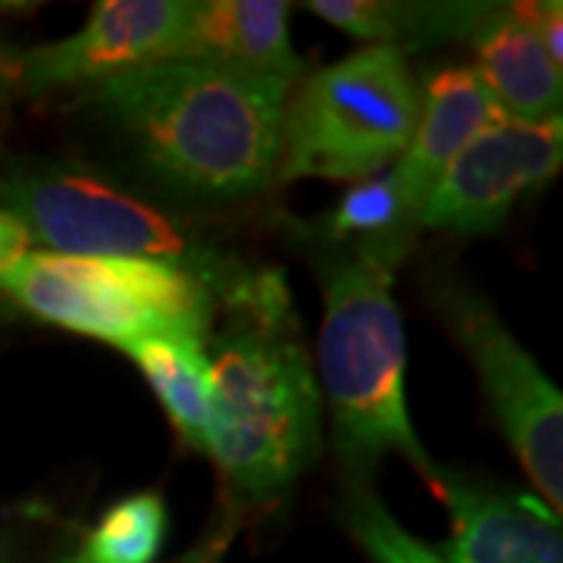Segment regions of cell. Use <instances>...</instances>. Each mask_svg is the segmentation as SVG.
Listing matches in <instances>:
<instances>
[{
  "instance_id": "cell-17",
  "label": "cell",
  "mask_w": 563,
  "mask_h": 563,
  "mask_svg": "<svg viewBox=\"0 0 563 563\" xmlns=\"http://www.w3.org/2000/svg\"><path fill=\"white\" fill-rule=\"evenodd\" d=\"M335 244H410L417 225L407 217L388 169L357 181L325 225Z\"/></svg>"
},
{
  "instance_id": "cell-19",
  "label": "cell",
  "mask_w": 563,
  "mask_h": 563,
  "mask_svg": "<svg viewBox=\"0 0 563 563\" xmlns=\"http://www.w3.org/2000/svg\"><path fill=\"white\" fill-rule=\"evenodd\" d=\"M520 16L529 22L536 38L542 41L548 57L563 69V3L561 0H539V3H517Z\"/></svg>"
},
{
  "instance_id": "cell-15",
  "label": "cell",
  "mask_w": 563,
  "mask_h": 563,
  "mask_svg": "<svg viewBox=\"0 0 563 563\" xmlns=\"http://www.w3.org/2000/svg\"><path fill=\"white\" fill-rule=\"evenodd\" d=\"M154 388L181 442L210 457L213 439V373L201 342L176 335H141L117 344Z\"/></svg>"
},
{
  "instance_id": "cell-12",
  "label": "cell",
  "mask_w": 563,
  "mask_h": 563,
  "mask_svg": "<svg viewBox=\"0 0 563 563\" xmlns=\"http://www.w3.org/2000/svg\"><path fill=\"white\" fill-rule=\"evenodd\" d=\"M288 16L291 3L282 0H195L176 60L295 88L303 63L291 47Z\"/></svg>"
},
{
  "instance_id": "cell-22",
  "label": "cell",
  "mask_w": 563,
  "mask_h": 563,
  "mask_svg": "<svg viewBox=\"0 0 563 563\" xmlns=\"http://www.w3.org/2000/svg\"><path fill=\"white\" fill-rule=\"evenodd\" d=\"M20 10H25V3H3V0H0V20L10 16V13H20Z\"/></svg>"
},
{
  "instance_id": "cell-11",
  "label": "cell",
  "mask_w": 563,
  "mask_h": 563,
  "mask_svg": "<svg viewBox=\"0 0 563 563\" xmlns=\"http://www.w3.org/2000/svg\"><path fill=\"white\" fill-rule=\"evenodd\" d=\"M507 120L476 66L444 69L422 95L420 120L404 154L388 169L407 217L417 225L422 203L463 147Z\"/></svg>"
},
{
  "instance_id": "cell-6",
  "label": "cell",
  "mask_w": 563,
  "mask_h": 563,
  "mask_svg": "<svg viewBox=\"0 0 563 563\" xmlns=\"http://www.w3.org/2000/svg\"><path fill=\"white\" fill-rule=\"evenodd\" d=\"M0 298L85 339L141 335L207 342L217 301L201 282L163 263L25 251L0 269Z\"/></svg>"
},
{
  "instance_id": "cell-24",
  "label": "cell",
  "mask_w": 563,
  "mask_h": 563,
  "mask_svg": "<svg viewBox=\"0 0 563 563\" xmlns=\"http://www.w3.org/2000/svg\"><path fill=\"white\" fill-rule=\"evenodd\" d=\"M63 563H73V558H69V561H63Z\"/></svg>"
},
{
  "instance_id": "cell-3",
  "label": "cell",
  "mask_w": 563,
  "mask_h": 563,
  "mask_svg": "<svg viewBox=\"0 0 563 563\" xmlns=\"http://www.w3.org/2000/svg\"><path fill=\"white\" fill-rule=\"evenodd\" d=\"M0 210L54 254L125 257L188 273L232 317L291 310L279 269H257L191 222L76 163H16L0 176Z\"/></svg>"
},
{
  "instance_id": "cell-7",
  "label": "cell",
  "mask_w": 563,
  "mask_h": 563,
  "mask_svg": "<svg viewBox=\"0 0 563 563\" xmlns=\"http://www.w3.org/2000/svg\"><path fill=\"white\" fill-rule=\"evenodd\" d=\"M435 307L473 363L504 439L542 501L563 507V398L532 354L510 335L498 310L461 282L439 285Z\"/></svg>"
},
{
  "instance_id": "cell-1",
  "label": "cell",
  "mask_w": 563,
  "mask_h": 563,
  "mask_svg": "<svg viewBox=\"0 0 563 563\" xmlns=\"http://www.w3.org/2000/svg\"><path fill=\"white\" fill-rule=\"evenodd\" d=\"M291 85L166 60L91 88V103L169 188L207 201L266 191L282 157Z\"/></svg>"
},
{
  "instance_id": "cell-16",
  "label": "cell",
  "mask_w": 563,
  "mask_h": 563,
  "mask_svg": "<svg viewBox=\"0 0 563 563\" xmlns=\"http://www.w3.org/2000/svg\"><path fill=\"white\" fill-rule=\"evenodd\" d=\"M166 539V504L141 492L113 504L73 554V563H154Z\"/></svg>"
},
{
  "instance_id": "cell-14",
  "label": "cell",
  "mask_w": 563,
  "mask_h": 563,
  "mask_svg": "<svg viewBox=\"0 0 563 563\" xmlns=\"http://www.w3.org/2000/svg\"><path fill=\"white\" fill-rule=\"evenodd\" d=\"M320 20L351 38L385 47H426L442 41L473 38L498 3H388V0H310Z\"/></svg>"
},
{
  "instance_id": "cell-18",
  "label": "cell",
  "mask_w": 563,
  "mask_h": 563,
  "mask_svg": "<svg viewBox=\"0 0 563 563\" xmlns=\"http://www.w3.org/2000/svg\"><path fill=\"white\" fill-rule=\"evenodd\" d=\"M342 520L354 542L373 563H448L439 548H429L413 532H407L379 495L366 485H354L342 507Z\"/></svg>"
},
{
  "instance_id": "cell-5",
  "label": "cell",
  "mask_w": 563,
  "mask_h": 563,
  "mask_svg": "<svg viewBox=\"0 0 563 563\" xmlns=\"http://www.w3.org/2000/svg\"><path fill=\"white\" fill-rule=\"evenodd\" d=\"M422 91L401 51L363 44L301 81L282 120L276 181H366L413 139Z\"/></svg>"
},
{
  "instance_id": "cell-9",
  "label": "cell",
  "mask_w": 563,
  "mask_h": 563,
  "mask_svg": "<svg viewBox=\"0 0 563 563\" xmlns=\"http://www.w3.org/2000/svg\"><path fill=\"white\" fill-rule=\"evenodd\" d=\"M563 117L548 122L501 120L473 139L435 181L417 229L495 235L526 191L558 176Z\"/></svg>"
},
{
  "instance_id": "cell-21",
  "label": "cell",
  "mask_w": 563,
  "mask_h": 563,
  "mask_svg": "<svg viewBox=\"0 0 563 563\" xmlns=\"http://www.w3.org/2000/svg\"><path fill=\"white\" fill-rule=\"evenodd\" d=\"M0 563H13V542L3 532H0Z\"/></svg>"
},
{
  "instance_id": "cell-2",
  "label": "cell",
  "mask_w": 563,
  "mask_h": 563,
  "mask_svg": "<svg viewBox=\"0 0 563 563\" xmlns=\"http://www.w3.org/2000/svg\"><path fill=\"white\" fill-rule=\"evenodd\" d=\"M407 247L339 244L317 263L325 303L320 383L332 451L354 485H366L388 454H401L426 483L439 466L417 439L407 404V342L395 303V269Z\"/></svg>"
},
{
  "instance_id": "cell-10",
  "label": "cell",
  "mask_w": 563,
  "mask_h": 563,
  "mask_svg": "<svg viewBox=\"0 0 563 563\" xmlns=\"http://www.w3.org/2000/svg\"><path fill=\"white\" fill-rule=\"evenodd\" d=\"M429 488L451 517L448 563H563L561 514L542 498L435 466Z\"/></svg>"
},
{
  "instance_id": "cell-23",
  "label": "cell",
  "mask_w": 563,
  "mask_h": 563,
  "mask_svg": "<svg viewBox=\"0 0 563 563\" xmlns=\"http://www.w3.org/2000/svg\"><path fill=\"white\" fill-rule=\"evenodd\" d=\"M7 313H10V307H7V301L0 298V322H7Z\"/></svg>"
},
{
  "instance_id": "cell-4",
  "label": "cell",
  "mask_w": 563,
  "mask_h": 563,
  "mask_svg": "<svg viewBox=\"0 0 563 563\" xmlns=\"http://www.w3.org/2000/svg\"><path fill=\"white\" fill-rule=\"evenodd\" d=\"M203 354L213 373L210 457L232 495L276 501L322 448V395L295 310L232 317L225 332L203 342Z\"/></svg>"
},
{
  "instance_id": "cell-8",
  "label": "cell",
  "mask_w": 563,
  "mask_h": 563,
  "mask_svg": "<svg viewBox=\"0 0 563 563\" xmlns=\"http://www.w3.org/2000/svg\"><path fill=\"white\" fill-rule=\"evenodd\" d=\"M195 0H103L76 35L38 44L3 60V76L20 95L98 88L141 66L176 60Z\"/></svg>"
},
{
  "instance_id": "cell-13",
  "label": "cell",
  "mask_w": 563,
  "mask_h": 563,
  "mask_svg": "<svg viewBox=\"0 0 563 563\" xmlns=\"http://www.w3.org/2000/svg\"><path fill=\"white\" fill-rule=\"evenodd\" d=\"M473 41L479 54L476 73L507 120L548 122L561 117L563 69L548 57L517 3L498 7Z\"/></svg>"
},
{
  "instance_id": "cell-20",
  "label": "cell",
  "mask_w": 563,
  "mask_h": 563,
  "mask_svg": "<svg viewBox=\"0 0 563 563\" xmlns=\"http://www.w3.org/2000/svg\"><path fill=\"white\" fill-rule=\"evenodd\" d=\"M29 244H32L29 242V232L10 213L0 210V269L10 266L16 257H22L29 251Z\"/></svg>"
}]
</instances>
